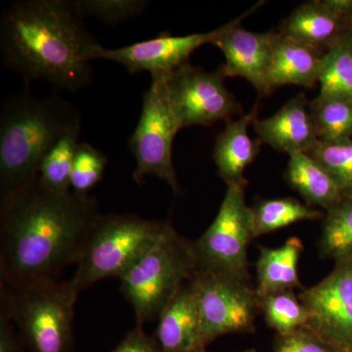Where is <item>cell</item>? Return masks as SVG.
I'll list each match as a JSON object with an SVG mask.
<instances>
[{"mask_svg": "<svg viewBox=\"0 0 352 352\" xmlns=\"http://www.w3.org/2000/svg\"><path fill=\"white\" fill-rule=\"evenodd\" d=\"M326 212L320 254L337 263L352 261V189L344 190L340 201Z\"/></svg>", "mask_w": 352, "mask_h": 352, "instance_id": "obj_22", "label": "cell"}, {"mask_svg": "<svg viewBox=\"0 0 352 352\" xmlns=\"http://www.w3.org/2000/svg\"><path fill=\"white\" fill-rule=\"evenodd\" d=\"M224 27L226 25L214 31L187 36L161 34L149 41H139L113 50L100 45L95 53V60H108L119 63L132 75L149 72L151 76H168L188 64L194 51L205 44L214 43L223 32Z\"/></svg>", "mask_w": 352, "mask_h": 352, "instance_id": "obj_13", "label": "cell"}, {"mask_svg": "<svg viewBox=\"0 0 352 352\" xmlns=\"http://www.w3.org/2000/svg\"><path fill=\"white\" fill-rule=\"evenodd\" d=\"M107 157L94 146L78 143L71 173V188L74 193L88 195L103 178Z\"/></svg>", "mask_w": 352, "mask_h": 352, "instance_id": "obj_27", "label": "cell"}, {"mask_svg": "<svg viewBox=\"0 0 352 352\" xmlns=\"http://www.w3.org/2000/svg\"><path fill=\"white\" fill-rule=\"evenodd\" d=\"M100 44L66 0H21L0 19V54L25 82L44 80L75 92L92 82L90 62Z\"/></svg>", "mask_w": 352, "mask_h": 352, "instance_id": "obj_2", "label": "cell"}, {"mask_svg": "<svg viewBox=\"0 0 352 352\" xmlns=\"http://www.w3.org/2000/svg\"><path fill=\"white\" fill-rule=\"evenodd\" d=\"M258 105L239 120L226 122V129L215 140L214 161L217 173L227 186L243 185L247 187L244 177L245 168L256 160L261 142L250 138V124L258 116Z\"/></svg>", "mask_w": 352, "mask_h": 352, "instance_id": "obj_16", "label": "cell"}, {"mask_svg": "<svg viewBox=\"0 0 352 352\" xmlns=\"http://www.w3.org/2000/svg\"><path fill=\"white\" fill-rule=\"evenodd\" d=\"M351 31V0H312L289 14L280 32L325 53Z\"/></svg>", "mask_w": 352, "mask_h": 352, "instance_id": "obj_14", "label": "cell"}, {"mask_svg": "<svg viewBox=\"0 0 352 352\" xmlns=\"http://www.w3.org/2000/svg\"><path fill=\"white\" fill-rule=\"evenodd\" d=\"M300 300L309 314L307 329L337 352H352V261L337 263L320 283L303 289Z\"/></svg>", "mask_w": 352, "mask_h": 352, "instance_id": "obj_11", "label": "cell"}, {"mask_svg": "<svg viewBox=\"0 0 352 352\" xmlns=\"http://www.w3.org/2000/svg\"><path fill=\"white\" fill-rule=\"evenodd\" d=\"M318 141L338 142L352 138V103L318 95L309 103Z\"/></svg>", "mask_w": 352, "mask_h": 352, "instance_id": "obj_26", "label": "cell"}, {"mask_svg": "<svg viewBox=\"0 0 352 352\" xmlns=\"http://www.w3.org/2000/svg\"><path fill=\"white\" fill-rule=\"evenodd\" d=\"M285 178L310 207L328 210L344 192L323 166L307 153L289 156Z\"/></svg>", "mask_w": 352, "mask_h": 352, "instance_id": "obj_20", "label": "cell"}, {"mask_svg": "<svg viewBox=\"0 0 352 352\" xmlns=\"http://www.w3.org/2000/svg\"><path fill=\"white\" fill-rule=\"evenodd\" d=\"M259 251L256 261L258 296L305 289L298 272V261L303 252V243L300 238L294 236L280 247H261Z\"/></svg>", "mask_w": 352, "mask_h": 352, "instance_id": "obj_19", "label": "cell"}, {"mask_svg": "<svg viewBox=\"0 0 352 352\" xmlns=\"http://www.w3.org/2000/svg\"><path fill=\"white\" fill-rule=\"evenodd\" d=\"M333 176L344 190L352 189V140L322 142L307 153Z\"/></svg>", "mask_w": 352, "mask_h": 352, "instance_id": "obj_28", "label": "cell"}, {"mask_svg": "<svg viewBox=\"0 0 352 352\" xmlns=\"http://www.w3.org/2000/svg\"><path fill=\"white\" fill-rule=\"evenodd\" d=\"M166 221L131 214H101L88 236L72 282L82 292L108 277L120 278L159 237Z\"/></svg>", "mask_w": 352, "mask_h": 352, "instance_id": "obj_6", "label": "cell"}, {"mask_svg": "<svg viewBox=\"0 0 352 352\" xmlns=\"http://www.w3.org/2000/svg\"><path fill=\"white\" fill-rule=\"evenodd\" d=\"M318 83L321 96L352 103V31L324 53Z\"/></svg>", "mask_w": 352, "mask_h": 352, "instance_id": "obj_21", "label": "cell"}, {"mask_svg": "<svg viewBox=\"0 0 352 352\" xmlns=\"http://www.w3.org/2000/svg\"><path fill=\"white\" fill-rule=\"evenodd\" d=\"M0 314L15 322L32 352H69L80 292L72 280L46 279L7 287L1 283Z\"/></svg>", "mask_w": 352, "mask_h": 352, "instance_id": "obj_5", "label": "cell"}, {"mask_svg": "<svg viewBox=\"0 0 352 352\" xmlns=\"http://www.w3.org/2000/svg\"><path fill=\"white\" fill-rule=\"evenodd\" d=\"M273 352H337L307 328L288 335L277 336Z\"/></svg>", "mask_w": 352, "mask_h": 352, "instance_id": "obj_30", "label": "cell"}, {"mask_svg": "<svg viewBox=\"0 0 352 352\" xmlns=\"http://www.w3.org/2000/svg\"><path fill=\"white\" fill-rule=\"evenodd\" d=\"M199 318L190 280L159 317L156 339L162 352H198Z\"/></svg>", "mask_w": 352, "mask_h": 352, "instance_id": "obj_17", "label": "cell"}, {"mask_svg": "<svg viewBox=\"0 0 352 352\" xmlns=\"http://www.w3.org/2000/svg\"><path fill=\"white\" fill-rule=\"evenodd\" d=\"M100 215L94 197L58 193L38 178L0 200V282L17 287L57 279L78 263Z\"/></svg>", "mask_w": 352, "mask_h": 352, "instance_id": "obj_1", "label": "cell"}, {"mask_svg": "<svg viewBox=\"0 0 352 352\" xmlns=\"http://www.w3.org/2000/svg\"><path fill=\"white\" fill-rule=\"evenodd\" d=\"M323 54L281 32L277 34L270 72L273 89L289 85L314 87L318 82Z\"/></svg>", "mask_w": 352, "mask_h": 352, "instance_id": "obj_18", "label": "cell"}, {"mask_svg": "<svg viewBox=\"0 0 352 352\" xmlns=\"http://www.w3.org/2000/svg\"><path fill=\"white\" fill-rule=\"evenodd\" d=\"M264 2L261 1L244 14L227 23L214 44L226 57V64L219 69L224 76H241L252 83L263 97L270 96L273 87L270 72L276 32H252L240 24Z\"/></svg>", "mask_w": 352, "mask_h": 352, "instance_id": "obj_12", "label": "cell"}, {"mask_svg": "<svg viewBox=\"0 0 352 352\" xmlns=\"http://www.w3.org/2000/svg\"><path fill=\"white\" fill-rule=\"evenodd\" d=\"M258 298L259 311L263 312L268 327L276 331L277 336L288 335L307 327L309 321L307 308L294 291Z\"/></svg>", "mask_w": 352, "mask_h": 352, "instance_id": "obj_25", "label": "cell"}, {"mask_svg": "<svg viewBox=\"0 0 352 352\" xmlns=\"http://www.w3.org/2000/svg\"><path fill=\"white\" fill-rule=\"evenodd\" d=\"M194 242L166 220L163 231L120 278V289L135 314L136 325L159 318L197 270Z\"/></svg>", "mask_w": 352, "mask_h": 352, "instance_id": "obj_4", "label": "cell"}, {"mask_svg": "<svg viewBox=\"0 0 352 352\" xmlns=\"http://www.w3.org/2000/svg\"><path fill=\"white\" fill-rule=\"evenodd\" d=\"M9 317L0 314V352H24L22 337L18 336Z\"/></svg>", "mask_w": 352, "mask_h": 352, "instance_id": "obj_32", "label": "cell"}, {"mask_svg": "<svg viewBox=\"0 0 352 352\" xmlns=\"http://www.w3.org/2000/svg\"><path fill=\"white\" fill-rule=\"evenodd\" d=\"M182 129L171 107L166 89V76H152L151 85L143 95L142 111L129 147L135 157L133 179L142 184L146 176L164 180L179 193L173 163V140Z\"/></svg>", "mask_w": 352, "mask_h": 352, "instance_id": "obj_8", "label": "cell"}, {"mask_svg": "<svg viewBox=\"0 0 352 352\" xmlns=\"http://www.w3.org/2000/svg\"><path fill=\"white\" fill-rule=\"evenodd\" d=\"M190 283L198 310V352L221 336L256 331L258 298L249 283L201 270Z\"/></svg>", "mask_w": 352, "mask_h": 352, "instance_id": "obj_7", "label": "cell"}, {"mask_svg": "<svg viewBox=\"0 0 352 352\" xmlns=\"http://www.w3.org/2000/svg\"><path fill=\"white\" fill-rule=\"evenodd\" d=\"M258 140L289 156L308 153L318 142L309 103L305 94H298L274 115L254 120Z\"/></svg>", "mask_w": 352, "mask_h": 352, "instance_id": "obj_15", "label": "cell"}, {"mask_svg": "<svg viewBox=\"0 0 352 352\" xmlns=\"http://www.w3.org/2000/svg\"><path fill=\"white\" fill-rule=\"evenodd\" d=\"M80 126H75L58 139L48 150L41 162L38 180L46 188L69 193L71 189V173L80 138Z\"/></svg>", "mask_w": 352, "mask_h": 352, "instance_id": "obj_24", "label": "cell"}, {"mask_svg": "<svg viewBox=\"0 0 352 352\" xmlns=\"http://www.w3.org/2000/svg\"><path fill=\"white\" fill-rule=\"evenodd\" d=\"M221 72H206L186 64L166 76L168 99L182 129L228 122L242 112L224 83Z\"/></svg>", "mask_w": 352, "mask_h": 352, "instance_id": "obj_10", "label": "cell"}, {"mask_svg": "<svg viewBox=\"0 0 352 352\" xmlns=\"http://www.w3.org/2000/svg\"><path fill=\"white\" fill-rule=\"evenodd\" d=\"M200 352H208L207 351H201ZM239 352H256V349H245V351H239Z\"/></svg>", "mask_w": 352, "mask_h": 352, "instance_id": "obj_33", "label": "cell"}, {"mask_svg": "<svg viewBox=\"0 0 352 352\" xmlns=\"http://www.w3.org/2000/svg\"><path fill=\"white\" fill-rule=\"evenodd\" d=\"M245 186H227L219 212L196 242L197 270L210 271L249 283L248 247L254 239L252 208L245 201Z\"/></svg>", "mask_w": 352, "mask_h": 352, "instance_id": "obj_9", "label": "cell"}, {"mask_svg": "<svg viewBox=\"0 0 352 352\" xmlns=\"http://www.w3.org/2000/svg\"><path fill=\"white\" fill-rule=\"evenodd\" d=\"M78 15L92 16L106 24H117L142 13L147 2L140 0H76L71 1Z\"/></svg>", "mask_w": 352, "mask_h": 352, "instance_id": "obj_29", "label": "cell"}, {"mask_svg": "<svg viewBox=\"0 0 352 352\" xmlns=\"http://www.w3.org/2000/svg\"><path fill=\"white\" fill-rule=\"evenodd\" d=\"M142 327L136 325L112 352H162L156 337L147 335Z\"/></svg>", "mask_w": 352, "mask_h": 352, "instance_id": "obj_31", "label": "cell"}, {"mask_svg": "<svg viewBox=\"0 0 352 352\" xmlns=\"http://www.w3.org/2000/svg\"><path fill=\"white\" fill-rule=\"evenodd\" d=\"M80 124L75 106L56 95L38 98L25 87L8 97L0 110V200L36 182L48 150Z\"/></svg>", "mask_w": 352, "mask_h": 352, "instance_id": "obj_3", "label": "cell"}, {"mask_svg": "<svg viewBox=\"0 0 352 352\" xmlns=\"http://www.w3.org/2000/svg\"><path fill=\"white\" fill-rule=\"evenodd\" d=\"M254 238L303 220L320 219L322 212L294 198L261 200L252 208Z\"/></svg>", "mask_w": 352, "mask_h": 352, "instance_id": "obj_23", "label": "cell"}]
</instances>
